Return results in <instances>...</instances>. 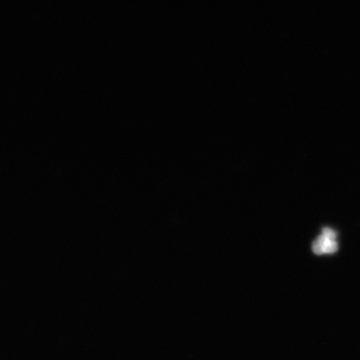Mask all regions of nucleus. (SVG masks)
<instances>
[{
  "mask_svg": "<svg viewBox=\"0 0 360 360\" xmlns=\"http://www.w3.org/2000/svg\"><path fill=\"white\" fill-rule=\"evenodd\" d=\"M312 250H314L315 255H321L324 253L331 255V253H335L338 250V243H336L335 239L326 238L322 234L312 243Z\"/></svg>",
  "mask_w": 360,
  "mask_h": 360,
  "instance_id": "1",
  "label": "nucleus"
},
{
  "mask_svg": "<svg viewBox=\"0 0 360 360\" xmlns=\"http://www.w3.org/2000/svg\"><path fill=\"white\" fill-rule=\"evenodd\" d=\"M322 234H323L324 236H326V238H330V239H336V233L335 231H333V229H323V231H322Z\"/></svg>",
  "mask_w": 360,
  "mask_h": 360,
  "instance_id": "2",
  "label": "nucleus"
}]
</instances>
